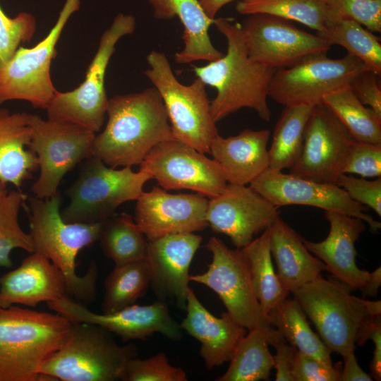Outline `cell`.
<instances>
[{
	"instance_id": "cell-15",
	"label": "cell",
	"mask_w": 381,
	"mask_h": 381,
	"mask_svg": "<svg viewBox=\"0 0 381 381\" xmlns=\"http://www.w3.org/2000/svg\"><path fill=\"white\" fill-rule=\"evenodd\" d=\"M162 188L187 189L210 198L220 194L228 183L216 161L176 139L157 144L140 164Z\"/></svg>"
},
{
	"instance_id": "cell-20",
	"label": "cell",
	"mask_w": 381,
	"mask_h": 381,
	"mask_svg": "<svg viewBox=\"0 0 381 381\" xmlns=\"http://www.w3.org/2000/svg\"><path fill=\"white\" fill-rule=\"evenodd\" d=\"M134 220L148 241L179 233H194L208 225V200L200 194H172L159 186L135 200Z\"/></svg>"
},
{
	"instance_id": "cell-14",
	"label": "cell",
	"mask_w": 381,
	"mask_h": 381,
	"mask_svg": "<svg viewBox=\"0 0 381 381\" xmlns=\"http://www.w3.org/2000/svg\"><path fill=\"white\" fill-rule=\"evenodd\" d=\"M248 16L241 26L248 56L270 68H289L309 56L327 52L332 46L290 20L266 13Z\"/></svg>"
},
{
	"instance_id": "cell-29",
	"label": "cell",
	"mask_w": 381,
	"mask_h": 381,
	"mask_svg": "<svg viewBox=\"0 0 381 381\" xmlns=\"http://www.w3.org/2000/svg\"><path fill=\"white\" fill-rule=\"evenodd\" d=\"M275 330L253 329L248 330L238 344L226 371L216 381L269 380L274 368L273 356L269 350Z\"/></svg>"
},
{
	"instance_id": "cell-43",
	"label": "cell",
	"mask_w": 381,
	"mask_h": 381,
	"mask_svg": "<svg viewBox=\"0 0 381 381\" xmlns=\"http://www.w3.org/2000/svg\"><path fill=\"white\" fill-rule=\"evenodd\" d=\"M342 188L353 201L368 206L381 216V177L375 180L356 178L347 174H340L335 183Z\"/></svg>"
},
{
	"instance_id": "cell-11",
	"label": "cell",
	"mask_w": 381,
	"mask_h": 381,
	"mask_svg": "<svg viewBox=\"0 0 381 381\" xmlns=\"http://www.w3.org/2000/svg\"><path fill=\"white\" fill-rule=\"evenodd\" d=\"M80 4V0H66L49 34L31 48L20 46L0 69V104L19 99L35 108L47 109L57 91L50 74L51 63L57 53L56 46L68 18Z\"/></svg>"
},
{
	"instance_id": "cell-8",
	"label": "cell",
	"mask_w": 381,
	"mask_h": 381,
	"mask_svg": "<svg viewBox=\"0 0 381 381\" xmlns=\"http://www.w3.org/2000/svg\"><path fill=\"white\" fill-rule=\"evenodd\" d=\"M146 59L150 68L144 73L163 100L174 139L210 153L211 143L219 133L211 115L206 85L198 78L188 85L181 83L162 52L152 51Z\"/></svg>"
},
{
	"instance_id": "cell-21",
	"label": "cell",
	"mask_w": 381,
	"mask_h": 381,
	"mask_svg": "<svg viewBox=\"0 0 381 381\" xmlns=\"http://www.w3.org/2000/svg\"><path fill=\"white\" fill-rule=\"evenodd\" d=\"M202 241L194 233H179L147 241L145 260L155 295L174 300L181 310L186 307L189 268Z\"/></svg>"
},
{
	"instance_id": "cell-37",
	"label": "cell",
	"mask_w": 381,
	"mask_h": 381,
	"mask_svg": "<svg viewBox=\"0 0 381 381\" xmlns=\"http://www.w3.org/2000/svg\"><path fill=\"white\" fill-rule=\"evenodd\" d=\"M243 15L266 13L300 23L317 33L329 22L324 0H240L236 6Z\"/></svg>"
},
{
	"instance_id": "cell-47",
	"label": "cell",
	"mask_w": 381,
	"mask_h": 381,
	"mask_svg": "<svg viewBox=\"0 0 381 381\" xmlns=\"http://www.w3.org/2000/svg\"><path fill=\"white\" fill-rule=\"evenodd\" d=\"M368 339L374 343L373 358L370 362V376L377 381L381 380V317H376L370 329Z\"/></svg>"
},
{
	"instance_id": "cell-13",
	"label": "cell",
	"mask_w": 381,
	"mask_h": 381,
	"mask_svg": "<svg viewBox=\"0 0 381 381\" xmlns=\"http://www.w3.org/2000/svg\"><path fill=\"white\" fill-rule=\"evenodd\" d=\"M326 54L311 55L289 68L277 70L269 86V97L284 107H314L322 103L325 95L350 85L357 75L370 70L351 55L331 59Z\"/></svg>"
},
{
	"instance_id": "cell-42",
	"label": "cell",
	"mask_w": 381,
	"mask_h": 381,
	"mask_svg": "<svg viewBox=\"0 0 381 381\" xmlns=\"http://www.w3.org/2000/svg\"><path fill=\"white\" fill-rule=\"evenodd\" d=\"M342 174L365 177L381 176V144L354 140L346 159Z\"/></svg>"
},
{
	"instance_id": "cell-4",
	"label": "cell",
	"mask_w": 381,
	"mask_h": 381,
	"mask_svg": "<svg viewBox=\"0 0 381 381\" xmlns=\"http://www.w3.org/2000/svg\"><path fill=\"white\" fill-rule=\"evenodd\" d=\"M72 322L59 313L0 307V381H36L66 341Z\"/></svg>"
},
{
	"instance_id": "cell-9",
	"label": "cell",
	"mask_w": 381,
	"mask_h": 381,
	"mask_svg": "<svg viewBox=\"0 0 381 381\" xmlns=\"http://www.w3.org/2000/svg\"><path fill=\"white\" fill-rule=\"evenodd\" d=\"M135 28L132 15L119 13L114 18L101 36L84 81L71 91L56 92L46 109L48 119L77 124L95 133L101 130L109 100L104 85L107 68L117 42Z\"/></svg>"
},
{
	"instance_id": "cell-19",
	"label": "cell",
	"mask_w": 381,
	"mask_h": 381,
	"mask_svg": "<svg viewBox=\"0 0 381 381\" xmlns=\"http://www.w3.org/2000/svg\"><path fill=\"white\" fill-rule=\"evenodd\" d=\"M279 217L278 208L250 186L228 183L208 200L206 219L214 232L225 234L241 249Z\"/></svg>"
},
{
	"instance_id": "cell-50",
	"label": "cell",
	"mask_w": 381,
	"mask_h": 381,
	"mask_svg": "<svg viewBox=\"0 0 381 381\" xmlns=\"http://www.w3.org/2000/svg\"><path fill=\"white\" fill-rule=\"evenodd\" d=\"M235 0H197L207 17L214 19L218 11L227 4Z\"/></svg>"
},
{
	"instance_id": "cell-48",
	"label": "cell",
	"mask_w": 381,
	"mask_h": 381,
	"mask_svg": "<svg viewBox=\"0 0 381 381\" xmlns=\"http://www.w3.org/2000/svg\"><path fill=\"white\" fill-rule=\"evenodd\" d=\"M344 366L341 368V381H372L370 375L358 365L355 351L343 356Z\"/></svg>"
},
{
	"instance_id": "cell-33",
	"label": "cell",
	"mask_w": 381,
	"mask_h": 381,
	"mask_svg": "<svg viewBox=\"0 0 381 381\" xmlns=\"http://www.w3.org/2000/svg\"><path fill=\"white\" fill-rule=\"evenodd\" d=\"M322 103L355 140L381 144V117L358 100L350 85L325 95Z\"/></svg>"
},
{
	"instance_id": "cell-1",
	"label": "cell",
	"mask_w": 381,
	"mask_h": 381,
	"mask_svg": "<svg viewBox=\"0 0 381 381\" xmlns=\"http://www.w3.org/2000/svg\"><path fill=\"white\" fill-rule=\"evenodd\" d=\"M108 120L96 135L92 156L112 167L140 164L157 144L173 139L163 100L153 86L108 100Z\"/></svg>"
},
{
	"instance_id": "cell-45",
	"label": "cell",
	"mask_w": 381,
	"mask_h": 381,
	"mask_svg": "<svg viewBox=\"0 0 381 381\" xmlns=\"http://www.w3.org/2000/svg\"><path fill=\"white\" fill-rule=\"evenodd\" d=\"M380 75L370 70L357 75L351 81L350 87L365 107L371 109L381 117V88L378 78Z\"/></svg>"
},
{
	"instance_id": "cell-39",
	"label": "cell",
	"mask_w": 381,
	"mask_h": 381,
	"mask_svg": "<svg viewBox=\"0 0 381 381\" xmlns=\"http://www.w3.org/2000/svg\"><path fill=\"white\" fill-rule=\"evenodd\" d=\"M185 371L171 365L167 355L158 353L148 358L134 357L127 363L121 380L123 381H186Z\"/></svg>"
},
{
	"instance_id": "cell-38",
	"label": "cell",
	"mask_w": 381,
	"mask_h": 381,
	"mask_svg": "<svg viewBox=\"0 0 381 381\" xmlns=\"http://www.w3.org/2000/svg\"><path fill=\"white\" fill-rule=\"evenodd\" d=\"M26 198L20 190L0 188V267H11L10 255L14 249L34 252L30 235L21 228L18 221L20 210Z\"/></svg>"
},
{
	"instance_id": "cell-46",
	"label": "cell",
	"mask_w": 381,
	"mask_h": 381,
	"mask_svg": "<svg viewBox=\"0 0 381 381\" xmlns=\"http://www.w3.org/2000/svg\"><path fill=\"white\" fill-rule=\"evenodd\" d=\"M270 345L276 349L273 356L274 368L276 369V381H294L292 375L297 349L291 345L282 334L275 329Z\"/></svg>"
},
{
	"instance_id": "cell-25",
	"label": "cell",
	"mask_w": 381,
	"mask_h": 381,
	"mask_svg": "<svg viewBox=\"0 0 381 381\" xmlns=\"http://www.w3.org/2000/svg\"><path fill=\"white\" fill-rule=\"evenodd\" d=\"M269 130L245 129L236 135L212 140L210 154L228 183L247 185L269 167Z\"/></svg>"
},
{
	"instance_id": "cell-32",
	"label": "cell",
	"mask_w": 381,
	"mask_h": 381,
	"mask_svg": "<svg viewBox=\"0 0 381 381\" xmlns=\"http://www.w3.org/2000/svg\"><path fill=\"white\" fill-rule=\"evenodd\" d=\"M313 107H285L278 119L270 149L269 168L282 171L290 169L299 158L306 125Z\"/></svg>"
},
{
	"instance_id": "cell-24",
	"label": "cell",
	"mask_w": 381,
	"mask_h": 381,
	"mask_svg": "<svg viewBox=\"0 0 381 381\" xmlns=\"http://www.w3.org/2000/svg\"><path fill=\"white\" fill-rule=\"evenodd\" d=\"M186 316L180 324L183 330L198 339L200 353L208 370L230 361L246 328L226 311L218 318L200 302L193 289L187 292Z\"/></svg>"
},
{
	"instance_id": "cell-12",
	"label": "cell",
	"mask_w": 381,
	"mask_h": 381,
	"mask_svg": "<svg viewBox=\"0 0 381 381\" xmlns=\"http://www.w3.org/2000/svg\"><path fill=\"white\" fill-rule=\"evenodd\" d=\"M205 246L212 254V261L205 272L190 275V282L203 284L214 291L226 312L241 326L248 330H270L273 327L255 296L241 250L229 248L214 236Z\"/></svg>"
},
{
	"instance_id": "cell-49",
	"label": "cell",
	"mask_w": 381,
	"mask_h": 381,
	"mask_svg": "<svg viewBox=\"0 0 381 381\" xmlns=\"http://www.w3.org/2000/svg\"><path fill=\"white\" fill-rule=\"evenodd\" d=\"M380 285L381 268L379 267L375 270L370 272L367 282L360 290L362 291L364 296L375 297L377 296Z\"/></svg>"
},
{
	"instance_id": "cell-44",
	"label": "cell",
	"mask_w": 381,
	"mask_h": 381,
	"mask_svg": "<svg viewBox=\"0 0 381 381\" xmlns=\"http://www.w3.org/2000/svg\"><path fill=\"white\" fill-rule=\"evenodd\" d=\"M341 363L328 364L296 351L292 375L294 381H341Z\"/></svg>"
},
{
	"instance_id": "cell-22",
	"label": "cell",
	"mask_w": 381,
	"mask_h": 381,
	"mask_svg": "<svg viewBox=\"0 0 381 381\" xmlns=\"http://www.w3.org/2000/svg\"><path fill=\"white\" fill-rule=\"evenodd\" d=\"M330 229L320 242L303 240L308 250L320 259L339 282L350 290L361 289L370 272L360 269L356 262L355 243L365 229L364 222L342 213L325 211Z\"/></svg>"
},
{
	"instance_id": "cell-51",
	"label": "cell",
	"mask_w": 381,
	"mask_h": 381,
	"mask_svg": "<svg viewBox=\"0 0 381 381\" xmlns=\"http://www.w3.org/2000/svg\"><path fill=\"white\" fill-rule=\"evenodd\" d=\"M6 185L2 183L1 181H0V188L1 187H6Z\"/></svg>"
},
{
	"instance_id": "cell-16",
	"label": "cell",
	"mask_w": 381,
	"mask_h": 381,
	"mask_svg": "<svg viewBox=\"0 0 381 381\" xmlns=\"http://www.w3.org/2000/svg\"><path fill=\"white\" fill-rule=\"evenodd\" d=\"M354 140L326 105H315L306 125L301 155L289 174L335 184Z\"/></svg>"
},
{
	"instance_id": "cell-26",
	"label": "cell",
	"mask_w": 381,
	"mask_h": 381,
	"mask_svg": "<svg viewBox=\"0 0 381 381\" xmlns=\"http://www.w3.org/2000/svg\"><path fill=\"white\" fill-rule=\"evenodd\" d=\"M270 249L282 286L294 292L309 283L327 267L306 247L303 238L279 217L269 228Z\"/></svg>"
},
{
	"instance_id": "cell-17",
	"label": "cell",
	"mask_w": 381,
	"mask_h": 381,
	"mask_svg": "<svg viewBox=\"0 0 381 381\" xmlns=\"http://www.w3.org/2000/svg\"><path fill=\"white\" fill-rule=\"evenodd\" d=\"M47 306L72 322L101 326L123 341L146 339L159 333L171 340H180L183 329L171 315L167 304L157 301L150 305L133 304L111 313H97L69 297L47 303Z\"/></svg>"
},
{
	"instance_id": "cell-10",
	"label": "cell",
	"mask_w": 381,
	"mask_h": 381,
	"mask_svg": "<svg viewBox=\"0 0 381 381\" xmlns=\"http://www.w3.org/2000/svg\"><path fill=\"white\" fill-rule=\"evenodd\" d=\"M30 148L36 154L40 174L30 189L39 198L58 193L64 176L92 156L95 133L66 121L44 120L30 114Z\"/></svg>"
},
{
	"instance_id": "cell-30",
	"label": "cell",
	"mask_w": 381,
	"mask_h": 381,
	"mask_svg": "<svg viewBox=\"0 0 381 381\" xmlns=\"http://www.w3.org/2000/svg\"><path fill=\"white\" fill-rule=\"evenodd\" d=\"M270 325L275 327L292 346L310 356L332 364L331 351L310 328L306 315L294 299L285 298L267 313Z\"/></svg>"
},
{
	"instance_id": "cell-35",
	"label": "cell",
	"mask_w": 381,
	"mask_h": 381,
	"mask_svg": "<svg viewBox=\"0 0 381 381\" xmlns=\"http://www.w3.org/2000/svg\"><path fill=\"white\" fill-rule=\"evenodd\" d=\"M98 241L115 265L145 259L147 241L130 215L113 214L103 222Z\"/></svg>"
},
{
	"instance_id": "cell-31",
	"label": "cell",
	"mask_w": 381,
	"mask_h": 381,
	"mask_svg": "<svg viewBox=\"0 0 381 381\" xmlns=\"http://www.w3.org/2000/svg\"><path fill=\"white\" fill-rule=\"evenodd\" d=\"M241 250L248 263L255 296L263 312L267 315L289 294L281 284L274 270L270 249L269 228Z\"/></svg>"
},
{
	"instance_id": "cell-2",
	"label": "cell",
	"mask_w": 381,
	"mask_h": 381,
	"mask_svg": "<svg viewBox=\"0 0 381 381\" xmlns=\"http://www.w3.org/2000/svg\"><path fill=\"white\" fill-rule=\"evenodd\" d=\"M213 25L226 40V54L206 66H193L197 78L217 90L210 101L213 121L217 123L240 109L250 108L269 121V86L277 70L249 58L240 23L219 18Z\"/></svg>"
},
{
	"instance_id": "cell-41",
	"label": "cell",
	"mask_w": 381,
	"mask_h": 381,
	"mask_svg": "<svg viewBox=\"0 0 381 381\" xmlns=\"http://www.w3.org/2000/svg\"><path fill=\"white\" fill-rule=\"evenodd\" d=\"M329 22L349 19L372 32H381V0H324ZM328 22V23H329Z\"/></svg>"
},
{
	"instance_id": "cell-23",
	"label": "cell",
	"mask_w": 381,
	"mask_h": 381,
	"mask_svg": "<svg viewBox=\"0 0 381 381\" xmlns=\"http://www.w3.org/2000/svg\"><path fill=\"white\" fill-rule=\"evenodd\" d=\"M68 297L65 277L47 258L30 253L16 269L0 277V307H35Z\"/></svg>"
},
{
	"instance_id": "cell-34",
	"label": "cell",
	"mask_w": 381,
	"mask_h": 381,
	"mask_svg": "<svg viewBox=\"0 0 381 381\" xmlns=\"http://www.w3.org/2000/svg\"><path fill=\"white\" fill-rule=\"evenodd\" d=\"M145 259L115 265L104 282L103 313H111L133 305L145 295L150 284Z\"/></svg>"
},
{
	"instance_id": "cell-6",
	"label": "cell",
	"mask_w": 381,
	"mask_h": 381,
	"mask_svg": "<svg viewBox=\"0 0 381 381\" xmlns=\"http://www.w3.org/2000/svg\"><path fill=\"white\" fill-rule=\"evenodd\" d=\"M138 354L133 344H119L105 328L72 322L63 345L42 364L40 373L57 381H116Z\"/></svg>"
},
{
	"instance_id": "cell-36",
	"label": "cell",
	"mask_w": 381,
	"mask_h": 381,
	"mask_svg": "<svg viewBox=\"0 0 381 381\" xmlns=\"http://www.w3.org/2000/svg\"><path fill=\"white\" fill-rule=\"evenodd\" d=\"M331 45L346 49L348 54L362 61L372 71L380 76L381 44L375 36L358 23L339 19L327 23L325 29L316 33Z\"/></svg>"
},
{
	"instance_id": "cell-28",
	"label": "cell",
	"mask_w": 381,
	"mask_h": 381,
	"mask_svg": "<svg viewBox=\"0 0 381 381\" xmlns=\"http://www.w3.org/2000/svg\"><path fill=\"white\" fill-rule=\"evenodd\" d=\"M30 114L0 109V181L20 188L39 169L30 148Z\"/></svg>"
},
{
	"instance_id": "cell-3",
	"label": "cell",
	"mask_w": 381,
	"mask_h": 381,
	"mask_svg": "<svg viewBox=\"0 0 381 381\" xmlns=\"http://www.w3.org/2000/svg\"><path fill=\"white\" fill-rule=\"evenodd\" d=\"M30 235L34 252L47 258L63 273L68 296L82 304L95 299L98 274L94 261L87 272L76 273L78 253L98 241L103 222L71 223L61 217V197L58 193L49 198H28Z\"/></svg>"
},
{
	"instance_id": "cell-7",
	"label": "cell",
	"mask_w": 381,
	"mask_h": 381,
	"mask_svg": "<svg viewBox=\"0 0 381 381\" xmlns=\"http://www.w3.org/2000/svg\"><path fill=\"white\" fill-rule=\"evenodd\" d=\"M152 176L145 170L117 169L92 156L81 162L76 180L66 190L69 202L61 217L71 223L103 222L121 204L136 200Z\"/></svg>"
},
{
	"instance_id": "cell-18",
	"label": "cell",
	"mask_w": 381,
	"mask_h": 381,
	"mask_svg": "<svg viewBox=\"0 0 381 381\" xmlns=\"http://www.w3.org/2000/svg\"><path fill=\"white\" fill-rule=\"evenodd\" d=\"M249 186L277 208L289 205H308L361 219L373 233L381 227L380 222L366 213L368 209L365 206L351 200L336 184L320 183L268 167Z\"/></svg>"
},
{
	"instance_id": "cell-40",
	"label": "cell",
	"mask_w": 381,
	"mask_h": 381,
	"mask_svg": "<svg viewBox=\"0 0 381 381\" xmlns=\"http://www.w3.org/2000/svg\"><path fill=\"white\" fill-rule=\"evenodd\" d=\"M36 30V20L30 13L8 16L0 6V69L11 59L22 43L29 42Z\"/></svg>"
},
{
	"instance_id": "cell-5",
	"label": "cell",
	"mask_w": 381,
	"mask_h": 381,
	"mask_svg": "<svg viewBox=\"0 0 381 381\" xmlns=\"http://www.w3.org/2000/svg\"><path fill=\"white\" fill-rule=\"evenodd\" d=\"M338 280L319 276L293 292L304 313L330 350L342 357L368 339L374 320L363 299L353 296ZM379 316V315H378Z\"/></svg>"
},
{
	"instance_id": "cell-27",
	"label": "cell",
	"mask_w": 381,
	"mask_h": 381,
	"mask_svg": "<svg viewBox=\"0 0 381 381\" xmlns=\"http://www.w3.org/2000/svg\"><path fill=\"white\" fill-rule=\"evenodd\" d=\"M159 20L178 17L183 26V48L175 54L178 64L213 61L223 56L211 42L209 28L214 19L206 16L197 0H147Z\"/></svg>"
}]
</instances>
